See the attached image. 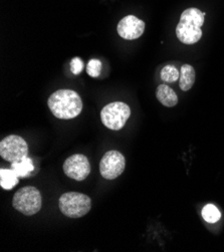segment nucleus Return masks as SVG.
I'll return each instance as SVG.
<instances>
[{"label":"nucleus","mask_w":224,"mask_h":252,"mask_svg":"<svg viewBox=\"0 0 224 252\" xmlns=\"http://www.w3.org/2000/svg\"><path fill=\"white\" fill-rule=\"evenodd\" d=\"M48 108L55 117L70 120L82 113L83 102L79 94L74 91L60 90L49 96Z\"/></svg>","instance_id":"1"},{"label":"nucleus","mask_w":224,"mask_h":252,"mask_svg":"<svg viewBox=\"0 0 224 252\" xmlns=\"http://www.w3.org/2000/svg\"><path fill=\"white\" fill-rule=\"evenodd\" d=\"M205 12L198 8H188L181 14L176 28V35L184 44H194L202 36L201 27L204 23Z\"/></svg>","instance_id":"2"},{"label":"nucleus","mask_w":224,"mask_h":252,"mask_svg":"<svg viewBox=\"0 0 224 252\" xmlns=\"http://www.w3.org/2000/svg\"><path fill=\"white\" fill-rule=\"evenodd\" d=\"M59 206L62 213L66 217L81 218L91 210L92 201L86 194L67 192L61 196Z\"/></svg>","instance_id":"3"},{"label":"nucleus","mask_w":224,"mask_h":252,"mask_svg":"<svg viewBox=\"0 0 224 252\" xmlns=\"http://www.w3.org/2000/svg\"><path fill=\"white\" fill-rule=\"evenodd\" d=\"M12 205L15 210L24 215H34L41 209V195L35 187H23L14 194Z\"/></svg>","instance_id":"4"},{"label":"nucleus","mask_w":224,"mask_h":252,"mask_svg":"<svg viewBox=\"0 0 224 252\" xmlns=\"http://www.w3.org/2000/svg\"><path fill=\"white\" fill-rule=\"evenodd\" d=\"M131 115L130 107L122 102L107 105L101 112V120L106 127L113 131L121 130Z\"/></svg>","instance_id":"5"},{"label":"nucleus","mask_w":224,"mask_h":252,"mask_svg":"<svg viewBox=\"0 0 224 252\" xmlns=\"http://www.w3.org/2000/svg\"><path fill=\"white\" fill-rule=\"evenodd\" d=\"M29 146L19 136L11 135L0 143V156L4 160L14 163L28 157Z\"/></svg>","instance_id":"6"},{"label":"nucleus","mask_w":224,"mask_h":252,"mask_svg":"<svg viewBox=\"0 0 224 252\" xmlns=\"http://www.w3.org/2000/svg\"><path fill=\"white\" fill-rule=\"evenodd\" d=\"M126 160L118 151H109L99 162V172L103 178L114 180L125 170Z\"/></svg>","instance_id":"7"},{"label":"nucleus","mask_w":224,"mask_h":252,"mask_svg":"<svg viewBox=\"0 0 224 252\" xmlns=\"http://www.w3.org/2000/svg\"><path fill=\"white\" fill-rule=\"evenodd\" d=\"M64 172L68 178L83 181L91 173V165L85 155L76 154L68 157L64 161Z\"/></svg>","instance_id":"8"},{"label":"nucleus","mask_w":224,"mask_h":252,"mask_svg":"<svg viewBox=\"0 0 224 252\" xmlns=\"http://www.w3.org/2000/svg\"><path fill=\"white\" fill-rule=\"evenodd\" d=\"M117 31L121 37L128 40H134L142 36L144 33L145 22L135 15H128L119 22Z\"/></svg>","instance_id":"9"},{"label":"nucleus","mask_w":224,"mask_h":252,"mask_svg":"<svg viewBox=\"0 0 224 252\" xmlns=\"http://www.w3.org/2000/svg\"><path fill=\"white\" fill-rule=\"evenodd\" d=\"M156 96H157V99L159 100V102L167 108L175 107L178 104L177 94L175 93V91L165 84L160 85L157 88Z\"/></svg>","instance_id":"10"},{"label":"nucleus","mask_w":224,"mask_h":252,"mask_svg":"<svg viewBox=\"0 0 224 252\" xmlns=\"http://www.w3.org/2000/svg\"><path fill=\"white\" fill-rule=\"evenodd\" d=\"M195 69L190 64H183L181 66L180 78H179V87L182 91L187 92L191 90L195 83Z\"/></svg>","instance_id":"11"},{"label":"nucleus","mask_w":224,"mask_h":252,"mask_svg":"<svg viewBox=\"0 0 224 252\" xmlns=\"http://www.w3.org/2000/svg\"><path fill=\"white\" fill-rule=\"evenodd\" d=\"M33 164L31 158L26 157L17 162L11 163V169L15 172V174L18 176L19 178L28 177L31 174V172L33 170Z\"/></svg>","instance_id":"12"},{"label":"nucleus","mask_w":224,"mask_h":252,"mask_svg":"<svg viewBox=\"0 0 224 252\" xmlns=\"http://www.w3.org/2000/svg\"><path fill=\"white\" fill-rule=\"evenodd\" d=\"M18 176L12 169L0 170V185L5 190H11L18 183Z\"/></svg>","instance_id":"13"},{"label":"nucleus","mask_w":224,"mask_h":252,"mask_svg":"<svg viewBox=\"0 0 224 252\" xmlns=\"http://www.w3.org/2000/svg\"><path fill=\"white\" fill-rule=\"evenodd\" d=\"M160 77L165 83H175L180 78V72L174 65H166L162 68Z\"/></svg>","instance_id":"14"},{"label":"nucleus","mask_w":224,"mask_h":252,"mask_svg":"<svg viewBox=\"0 0 224 252\" xmlns=\"http://www.w3.org/2000/svg\"><path fill=\"white\" fill-rule=\"evenodd\" d=\"M202 217L208 223H216L221 218V213L213 204H207L202 209Z\"/></svg>","instance_id":"15"},{"label":"nucleus","mask_w":224,"mask_h":252,"mask_svg":"<svg viewBox=\"0 0 224 252\" xmlns=\"http://www.w3.org/2000/svg\"><path fill=\"white\" fill-rule=\"evenodd\" d=\"M101 70H102V63L101 61L98 60H91L88 63L87 65V72L92 78H97L99 74H101Z\"/></svg>","instance_id":"16"},{"label":"nucleus","mask_w":224,"mask_h":252,"mask_svg":"<svg viewBox=\"0 0 224 252\" xmlns=\"http://www.w3.org/2000/svg\"><path fill=\"white\" fill-rule=\"evenodd\" d=\"M84 69V63L80 58H73L70 62V70L73 74H79Z\"/></svg>","instance_id":"17"}]
</instances>
